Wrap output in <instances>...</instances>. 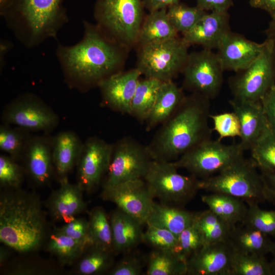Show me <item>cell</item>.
<instances>
[{"mask_svg":"<svg viewBox=\"0 0 275 275\" xmlns=\"http://www.w3.org/2000/svg\"><path fill=\"white\" fill-rule=\"evenodd\" d=\"M250 150L261 173L275 172V129L269 124Z\"/></svg>","mask_w":275,"mask_h":275,"instance_id":"d6a6232c","label":"cell"},{"mask_svg":"<svg viewBox=\"0 0 275 275\" xmlns=\"http://www.w3.org/2000/svg\"><path fill=\"white\" fill-rule=\"evenodd\" d=\"M247 204L246 213L242 224L257 229L267 236L275 237V209H262L257 203Z\"/></svg>","mask_w":275,"mask_h":275,"instance_id":"ab89813d","label":"cell"},{"mask_svg":"<svg viewBox=\"0 0 275 275\" xmlns=\"http://www.w3.org/2000/svg\"><path fill=\"white\" fill-rule=\"evenodd\" d=\"M210 100L194 93L185 96L147 145L153 159L172 161L198 144L212 139Z\"/></svg>","mask_w":275,"mask_h":275,"instance_id":"7a4b0ae2","label":"cell"},{"mask_svg":"<svg viewBox=\"0 0 275 275\" xmlns=\"http://www.w3.org/2000/svg\"><path fill=\"white\" fill-rule=\"evenodd\" d=\"M153 160L147 146L130 137L113 144V151L103 188L129 181L144 179Z\"/></svg>","mask_w":275,"mask_h":275,"instance_id":"8fae6325","label":"cell"},{"mask_svg":"<svg viewBox=\"0 0 275 275\" xmlns=\"http://www.w3.org/2000/svg\"><path fill=\"white\" fill-rule=\"evenodd\" d=\"M52 139L47 135L31 137L21 158L30 177L39 185L48 183L54 171Z\"/></svg>","mask_w":275,"mask_h":275,"instance_id":"ffe728a7","label":"cell"},{"mask_svg":"<svg viewBox=\"0 0 275 275\" xmlns=\"http://www.w3.org/2000/svg\"><path fill=\"white\" fill-rule=\"evenodd\" d=\"M217 139L203 141L173 161L199 179L215 175L244 157L240 143L224 144Z\"/></svg>","mask_w":275,"mask_h":275,"instance_id":"ba28073f","label":"cell"},{"mask_svg":"<svg viewBox=\"0 0 275 275\" xmlns=\"http://www.w3.org/2000/svg\"><path fill=\"white\" fill-rule=\"evenodd\" d=\"M23 176L22 168L8 155L0 156V184L1 187L18 188Z\"/></svg>","mask_w":275,"mask_h":275,"instance_id":"b9f144b4","label":"cell"},{"mask_svg":"<svg viewBox=\"0 0 275 275\" xmlns=\"http://www.w3.org/2000/svg\"><path fill=\"white\" fill-rule=\"evenodd\" d=\"M114 254L131 251L143 241V224L117 208L109 217Z\"/></svg>","mask_w":275,"mask_h":275,"instance_id":"603a6c76","label":"cell"},{"mask_svg":"<svg viewBox=\"0 0 275 275\" xmlns=\"http://www.w3.org/2000/svg\"><path fill=\"white\" fill-rule=\"evenodd\" d=\"M84 143L74 132L58 133L52 139V154L54 171L59 179L67 175L77 165Z\"/></svg>","mask_w":275,"mask_h":275,"instance_id":"cb8c5ba5","label":"cell"},{"mask_svg":"<svg viewBox=\"0 0 275 275\" xmlns=\"http://www.w3.org/2000/svg\"><path fill=\"white\" fill-rule=\"evenodd\" d=\"M193 223L201 236L204 246L228 240L234 228L209 209L195 212Z\"/></svg>","mask_w":275,"mask_h":275,"instance_id":"f546056e","label":"cell"},{"mask_svg":"<svg viewBox=\"0 0 275 275\" xmlns=\"http://www.w3.org/2000/svg\"><path fill=\"white\" fill-rule=\"evenodd\" d=\"M268 186L270 197L269 203L275 205V172L261 173Z\"/></svg>","mask_w":275,"mask_h":275,"instance_id":"816d5d0a","label":"cell"},{"mask_svg":"<svg viewBox=\"0 0 275 275\" xmlns=\"http://www.w3.org/2000/svg\"><path fill=\"white\" fill-rule=\"evenodd\" d=\"M228 12L206 13L188 31L182 34L188 44H198L203 48L217 49L226 34L231 31Z\"/></svg>","mask_w":275,"mask_h":275,"instance_id":"d6986e66","label":"cell"},{"mask_svg":"<svg viewBox=\"0 0 275 275\" xmlns=\"http://www.w3.org/2000/svg\"><path fill=\"white\" fill-rule=\"evenodd\" d=\"M189 46L178 37L140 46L136 68L145 77L162 82L172 80L184 67Z\"/></svg>","mask_w":275,"mask_h":275,"instance_id":"30bf717a","label":"cell"},{"mask_svg":"<svg viewBox=\"0 0 275 275\" xmlns=\"http://www.w3.org/2000/svg\"><path fill=\"white\" fill-rule=\"evenodd\" d=\"M201 201L208 209L233 227L242 223L246 213L248 206L243 200L226 194L211 193L202 195Z\"/></svg>","mask_w":275,"mask_h":275,"instance_id":"f1b7e54d","label":"cell"},{"mask_svg":"<svg viewBox=\"0 0 275 275\" xmlns=\"http://www.w3.org/2000/svg\"><path fill=\"white\" fill-rule=\"evenodd\" d=\"M143 234V241L154 249L173 251L177 241V236L171 231L151 225Z\"/></svg>","mask_w":275,"mask_h":275,"instance_id":"ee69618b","label":"cell"},{"mask_svg":"<svg viewBox=\"0 0 275 275\" xmlns=\"http://www.w3.org/2000/svg\"><path fill=\"white\" fill-rule=\"evenodd\" d=\"M178 32L170 21L167 9L151 12L143 20L137 43L140 46L163 42L178 36Z\"/></svg>","mask_w":275,"mask_h":275,"instance_id":"4316f807","label":"cell"},{"mask_svg":"<svg viewBox=\"0 0 275 275\" xmlns=\"http://www.w3.org/2000/svg\"><path fill=\"white\" fill-rule=\"evenodd\" d=\"M88 223L92 245L113 252L111 224L104 209L94 208L90 213Z\"/></svg>","mask_w":275,"mask_h":275,"instance_id":"d590c367","label":"cell"},{"mask_svg":"<svg viewBox=\"0 0 275 275\" xmlns=\"http://www.w3.org/2000/svg\"><path fill=\"white\" fill-rule=\"evenodd\" d=\"M185 96L182 88H179L173 80L162 82L146 120V129L149 131L167 121L178 109Z\"/></svg>","mask_w":275,"mask_h":275,"instance_id":"d4e9b609","label":"cell"},{"mask_svg":"<svg viewBox=\"0 0 275 275\" xmlns=\"http://www.w3.org/2000/svg\"><path fill=\"white\" fill-rule=\"evenodd\" d=\"M213 123V130L219 135L221 140L225 138L240 136V125L238 118L234 112H224L210 115Z\"/></svg>","mask_w":275,"mask_h":275,"instance_id":"7bdbcfd3","label":"cell"},{"mask_svg":"<svg viewBox=\"0 0 275 275\" xmlns=\"http://www.w3.org/2000/svg\"><path fill=\"white\" fill-rule=\"evenodd\" d=\"M261 103L269 124L275 129V85L266 93Z\"/></svg>","mask_w":275,"mask_h":275,"instance_id":"7dc6e473","label":"cell"},{"mask_svg":"<svg viewBox=\"0 0 275 275\" xmlns=\"http://www.w3.org/2000/svg\"><path fill=\"white\" fill-rule=\"evenodd\" d=\"M187 271V263L173 251L154 249L148 258L147 275H185Z\"/></svg>","mask_w":275,"mask_h":275,"instance_id":"1f68e13d","label":"cell"},{"mask_svg":"<svg viewBox=\"0 0 275 275\" xmlns=\"http://www.w3.org/2000/svg\"><path fill=\"white\" fill-rule=\"evenodd\" d=\"M195 212L154 202L146 224L167 229L178 236L193 222Z\"/></svg>","mask_w":275,"mask_h":275,"instance_id":"484cf974","label":"cell"},{"mask_svg":"<svg viewBox=\"0 0 275 275\" xmlns=\"http://www.w3.org/2000/svg\"><path fill=\"white\" fill-rule=\"evenodd\" d=\"M203 48L189 53L182 71V89L209 99L216 97L222 89L224 72L216 53Z\"/></svg>","mask_w":275,"mask_h":275,"instance_id":"7c38bea8","label":"cell"},{"mask_svg":"<svg viewBox=\"0 0 275 275\" xmlns=\"http://www.w3.org/2000/svg\"><path fill=\"white\" fill-rule=\"evenodd\" d=\"M57 229L87 247L92 245L89 236L88 221L85 218L75 217Z\"/></svg>","mask_w":275,"mask_h":275,"instance_id":"f6af8a7d","label":"cell"},{"mask_svg":"<svg viewBox=\"0 0 275 275\" xmlns=\"http://www.w3.org/2000/svg\"><path fill=\"white\" fill-rule=\"evenodd\" d=\"M197 6L203 10L228 12L233 5V0H196Z\"/></svg>","mask_w":275,"mask_h":275,"instance_id":"c3c4849f","label":"cell"},{"mask_svg":"<svg viewBox=\"0 0 275 275\" xmlns=\"http://www.w3.org/2000/svg\"><path fill=\"white\" fill-rule=\"evenodd\" d=\"M144 266V261L135 255H128L113 265L109 271L111 275H140Z\"/></svg>","mask_w":275,"mask_h":275,"instance_id":"bcb514c9","label":"cell"},{"mask_svg":"<svg viewBox=\"0 0 275 275\" xmlns=\"http://www.w3.org/2000/svg\"><path fill=\"white\" fill-rule=\"evenodd\" d=\"M101 197L144 225L151 213L154 202L144 179L129 181L103 188Z\"/></svg>","mask_w":275,"mask_h":275,"instance_id":"5bb4252c","label":"cell"},{"mask_svg":"<svg viewBox=\"0 0 275 275\" xmlns=\"http://www.w3.org/2000/svg\"><path fill=\"white\" fill-rule=\"evenodd\" d=\"M114 254L112 251L91 245L86 249L79 258L75 272L82 275L103 273L113 267Z\"/></svg>","mask_w":275,"mask_h":275,"instance_id":"e575fe53","label":"cell"},{"mask_svg":"<svg viewBox=\"0 0 275 275\" xmlns=\"http://www.w3.org/2000/svg\"><path fill=\"white\" fill-rule=\"evenodd\" d=\"M2 119L4 124L13 125L29 131L48 133L59 124L57 114L36 95L23 94L7 105Z\"/></svg>","mask_w":275,"mask_h":275,"instance_id":"4fadbf2b","label":"cell"},{"mask_svg":"<svg viewBox=\"0 0 275 275\" xmlns=\"http://www.w3.org/2000/svg\"><path fill=\"white\" fill-rule=\"evenodd\" d=\"M30 131L4 124L0 127V150L16 161L22 158L31 138Z\"/></svg>","mask_w":275,"mask_h":275,"instance_id":"74e56055","label":"cell"},{"mask_svg":"<svg viewBox=\"0 0 275 275\" xmlns=\"http://www.w3.org/2000/svg\"><path fill=\"white\" fill-rule=\"evenodd\" d=\"M234 249L228 240L203 246L187 262V274L230 275Z\"/></svg>","mask_w":275,"mask_h":275,"instance_id":"ac0fdd59","label":"cell"},{"mask_svg":"<svg viewBox=\"0 0 275 275\" xmlns=\"http://www.w3.org/2000/svg\"><path fill=\"white\" fill-rule=\"evenodd\" d=\"M265 45V41L258 43L230 31L222 40L216 53L224 71L237 72L248 67L258 58Z\"/></svg>","mask_w":275,"mask_h":275,"instance_id":"2e32d148","label":"cell"},{"mask_svg":"<svg viewBox=\"0 0 275 275\" xmlns=\"http://www.w3.org/2000/svg\"><path fill=\"white\" fill-rule=\"evenodd\" d=\"M271 253L273 257H275V241L273 242V248Z\"/></svg>","mask_w":275,"mask_h":275,"instance_id":"9f6ffc18","label":"cell"},{"mask_svg":"<svg viewBox=\"0 0 275 275\" xmlns=\"http://www.w3.org/2000/svg\"><path fill=\"white\" fill-rule=\"evenodd\" d=\"M268 236L257 229L243 225L232 229L229 241L235 251L265 256L271 253L273 245Z\"/></svg>","mask_w":275,"mask_h":275,"instance_id":"83f0119b","label":"cell"},{"mask_svg":"<svg viewBox=\"0 0 275 275\" xmlns=\"http://www.w3.org/2000/svg\"><path fill=\"white\" fill-rule=\"evenodd\" d=\"M252 158L244 157L208 178L200 179V190L226 194L248 203H269L266 181Z\"/></svg>","mask_w":275,"mask_h":275,"instance_id":"5b68a950","label":"cell"},{"mask_svg":"<svg viewBox=\"0 0 275 275\" xmlns=\"http://www.w3.org/2000/svg\"><path fill=\"white\" fill-rule=\"evenodd\" d=\"M203 246L201 236L193 222L177 236L173 252L187 263Z\"/></svg>","mask_w":275,"mask_h":275,"instance_id":"60d3db41","label":"cell"},{"mask_svg":"<svg viewBox=\"0 0 275 275\" xmlns=\"http://www.w3.org/2000/svg\"><path fill=\"white\" fill-rule=\"evenodd\" d=\"M230 275H271L265 256L235 251L232 257Z\"/></svg>","mask_w":275,"mask_h":275,"instance_id":"8d00e7d4","label":"cell"},{"mask_svg":"<svg viewBox=\"0 0 275 275\" xmlns=\"http://www.w3.org/2000/svg\"><path fill=\"white\" fill-rule=\"evenodd\" d=\"M81 40L73 45L58 43L56 55L67 84L85 91L118 72L124 60L123 48L97 25L83 22Z\"/></svg>","mask_w":275,"mask_h":275,"instance_id":"6da1fadb","label":"cell"},{"mask_svg":"<svg viewBox=\"0 0 275 275\" xmlns=\"http://www.w3.org/2000/svg\"><path fill=\"white\" fill-rule=\"evenodd\" d=\"M173 161L153 159L144 178L153 199L160 203L182 207L200 190V179L178 173Z\"/></svg>","mask_w":275,"mask_h":275,"instance_id":"52a82bcc","label":"cell"},{"mask_svg":"<svg viewBox=\"0 0 275 275\" xmlns=\"http://www.w3.org/2000/svg\"><path fill=\"white\" fill-rule=\"evenodd\" d=\"M89 248L56 229L49 236L47 250L63 264L70 265L79 259Z\"/></svg>","mask_w":275,"mask_h":275,"instance_id":"836d02e7","label":"cell"},{"mask_svg":"<svg viewBox=\"0 0 275 275\" xmlns=\"http://www.w3.org/2000/svg\"><path fill=\"white\" fill-rule=\"evenodd\" d=\"M267 39L275 42V19H272L269 23L268 28L265 31Z\"/></svg>","mask_w":275,"mask_h":275,"instance_id":"f5cc1de1","label":"cell"},{"mask_svg":"<svg viewBox=\"0 0 275 275\" xmlns=\"http://www.w3.org/2000/svg\"><path fill=\"white\" fill-rule=\"evenodd\" d=\"M141 0H97L94 17L97 25L123 48L137 43L143 21Z\"/></svg>","mask_w":275,"mask_h":275,"instance_id":"8992f818","label":"cell"},{"mask_svg":"<svg viewBox=\"0 0 275 275\" xmlns=\"http://www.w3.org/2000/svg\"><path fill=\"white\" fill-rule=\"evenodd\" d=\"M65 0H0V14L16 39L32 48L57 38L68 22Z\"/></svg>","mask_w":275,"mask_h":275,"instance_id":"277c9868","label":"cell"},{"mask_svg":"<svg viewBox=\"0 0 275 275\" xmlns=\"http://www.w3.org/2000/svg\"><path fill=\"white\" fill-rule=\"evenodd\" d=\"M178 2L179 0H143V3L144 6L151 12L168 8L170 5Z\"/></svg>","mask_w":275,"mask_h":275,"instance_id":"f907efd6","label":"cell"},{"mask_svg":"<svg viewBox=\"0 0 275 275\" xmlns=\"http://www.w3.org/2000/svg\"><path fill=\"white\" fill-rule=\"evenodd\" d=\"M141 75L136 68L118 72L102 80L98 87L104 104L115 111L130 115L131 101Z\"/></svg>","mask_w":275,"mask_h":275,"instance_id":"e0dca14e","label":"cell"},{"mask_svg":"<svg viewBox=\"0 0 275 275\" xmlns=\"http://www.w3.org/2000/svg\"><path fill=\"white\" fill-rule=\"evenodd\" d=\"M270 263V267L271 275H275V257H273V259Z\"/></svg>","mask_w":275,"mask_h":275,"instance_id":"db71d44e","label":"cell"},{"mask_svg":"<svg viewBox=\"0 0 275 275\" xmlns=\"http://www.w3.org/2000/svg\"><path fill=\"white\" fill-rule=\"evenodd\" d=\"M161 82L151 78L140 79L131 101L130 115L140 121H146Z\"/></svg>","mask_w":275,"mask_h":275,"instance_id":"4dcf8cb0","label":"cell"},{"mask_svg":"<svg viewBox=\"0 0 275 275\" xmlns=\"http://www.w3.org/2000/svg\"><path fill=\"white\" fill-rule=\"evenodd\" d=\"M206 13L197 6L189 7L179 1L170 5L167 9L170 21L182 34L190 30Z\"/></svg>","mask_w":275,"mask_h":275,"instance_id":"f35d334b","label":"cell"},{"mask_svg":"<svg viewBox=\"0 0 275 275\" xmlns=\"http://www.w3.org/2000/svg\"><path fill=\"white\" fill-rule=\"evenodd\" d=\"M258 58L246 68L229 79L233 98L261 102L275 85V42L266 39Z\"/></svg>","mask_w":275,"mask_h":275,"instance_id":"9c48e42d","label":"cell"},{"mask_svg":"<svg viewBox=\"0 0 275 275\" xmlns=\"http://www.w3.org/2000/svg\"><path fill=\"white\" fill-rule=\"evenodd\" d=\"M113 144L97 138H88L83 144L77 166V184L83 191H91L107 172Z\"/></svg>","mask_w":275,"mask_h":275,"instance_id":"9a60e30c","label":"cell"},{"mask_svg":"<svg viewBox=\"0 0 275 275\" xmlns=\"http://www.w3.org/2000/svg\"><path fill=\"white\" fill-rule=\"evenodd\" d=\"M17 189L1 196L0 240L16 251L27 253L42 244L46 222L38 197Z\"/></svg>","mask_w":275,"mask_h":275,"instance_id":"3957f363","label":"cell"},{"mask_svg":"<svg viewBox=\"0 0 275 275\" xmlns=\"http://www.w3.org/2000/svg\"><path fill=\"white\" fill-rule=\"evenodd\" d=\"M7 252L6 251H4V249L1 250V263H3L5 261V260L6 258Z\"/></svg>","mask_w":275,"mask_h":275,"instance_id":"11a10c76","label":"cell"},{"mask_svg":"<svg viewBox=\"0 0 275 275\" xmlns=\"http://www.w3.org/2000/svg\"><path fill=\"white\" fill-rule=\"evenodd\" d=\"M59 181V188L48 199V208L53 218L66 223L85 211L86 203L82 198L83 190L77 183H71L67 177Z\"/></svg>","mask_w":275,"mask_h":275,"instance_id":"7402d4cb","label":"cell"},{"mask_svg":"<svg viewBox=\"0 0 275 275\" xmlns=\"http://www.w3.org/2000/svg\"><path fill=\"white\" fill-rule=\"evenodd\" d=\"M229 103L240 123L239 143L245 151L250 150L269 125L261 103L232 98Z\"/></svg>","mask_w":275,"mask_h":275,"instance_id":"44dd1931","label":"cell"},{"mask_svg":"<svg viewBox=\"0 0 275 275\" xmlns=\"http://www.w3.org/2000/svg\"><path fill=\"white\" fill-rule=\"evenodd\" d=\"M250 6L265 11L272 19H275V0H249Z\"/></svg>","mask_w":275,"mask_h":275,"instance_id":"681fc988","label":"cell"}]
</instances>
